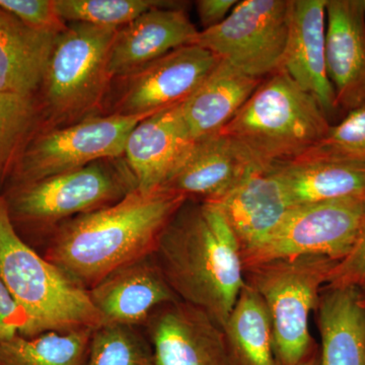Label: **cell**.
<instances>
[{"mask_svg":"<svg viewBox=\"0 0 365 365\" xmlns=\"http://www.w3.org/2000/svg\"><path fill=\"white\" fill-rule=\"evenodd\" d=\"M0 277L25 317L20 335L97 329L102 319L88 290L21 239L0 196Z\"/></svg>","mask_w":365,"mask_h":365,"instance_id":"277c9868","label":"cell"},{"mask_svg":"<svg viewBox=\"0 0 365 365\" xmlns=\"http://www.w3.org/2000/svg\"><path fill=\"white\" fill-rule=\"evenodd\" d=\"M237 0H199L196 1L197 13L203 30L215 28L222 24L237 4Z\"/></svg>","mask_w":365,"mask_h":365,"instance_id":"1f68e13d","label":"cell"},{"mask_svg":"<svg viewBox=\"0 0 365 365\" xmlns=\"http://www.w3.org/2000/svg\"><path fill=\"white\" fill-rule=\"evenodd\" d=\"M262 81L220 60L202 85L181 106L185 123L193 141L220 133L246 104Z\"/></svg>","mask_w":365,"mask_h":365,"instance_id":"603a6c76","label":"cell"},{"mask_svg":"<svg viewBox=\"0 0 365 365\" xmlns=\"http://www.w3.org/2000/svg\"><path fill=\"white\" fill-rule=\"evenodd\" d=\"M311 151L365 163V103L331 125L325 138Z\"/></svg>","mask_w":365,"mask_h":365,"instance_id":"f1b7e54d","label":"cell"},{"mask_svg":"<svg viewBox=\"0 0 365 365\" xmlns=\"http://www.w3.org/2000/svg\"><path fill=\"white\" fill-rule=\"evenodd\" d=\"M181 106L141 120L129 134L123 160L138 191L162 189L194 143Z\"/></svg>","mask_w":365,"mask_h":365,"instance_id":"9a60e30c","label":"cell"},{"mask_svg":"<svg viewBox=\"0 0 365 365\" xmlns=\"http://www.w3.org/2000/svg\"><path fill=\"white\" fill-rule=\"evenodd\" d=\"M42 123L39 98L0 93V196L21 153Z\"/></svg>","mask_w":365,"mask_h":365,"instance_id":"484cf974","label":"cell"},{"mask_svg":"<svg viewBox=\"0 0 365 365\" xmlns=\"http://www.w3.org/2000/svg\"><path fill=\"white\" fill-rule=\"evenodd\" d=\"M136 190L123 157L26 184L2 193L14 227L29 245L39 244L61 223L111 206Z\"/></svg>","mask_w":365,"mask_h":365,"instance_id":"5b68a950","label":"cell"},{"mask_svg":"<svg viewBox=\"0 0 365 365\" xmlns=\"http://www.w3.org/2000/svg\"><path fill=\"white\" fill-rule=\"evenodd\" d=\"M215 204L232 227L242 255L260 246L292 208L272 173L257 167Z\"/></svg>","mask_w":365,"mask_h":365,"instance_id":"d6986e66","label":"cell"},{"mask_svg":"<svg viewBox=\"0 0 365 365\" xmlns=\"http://www.w3.org/2000/svg\"><path fill=\"white\" fill-rule=\"evenodd\" d=\"M0 7L34 30L59 35L67 28L57 13L55 0H0Z\"/></svg>","mask_w":365,"mask_h":365,"instance_id":"f546056e","label":"cell"},{"mask_svg":"<svg viewBox=\"0 0 365 365\" xmlns=\"http://www.w3.org/2000/svg\"><path fill=\"white\" fill-rule=\"evenodd\" d=\"M139 327L101 325L91 335L85 365H155L153 349Z\"/></svg>","mask_w":365,"mask_h":365,"instance_id":"4316f807","label":"cell"},{"mask_svg":"<svg viewBox=\"0 0 365 365\" xmlns=\"http://www.w3.org/2000/svg\"><path fill=\"white\" fill-rule=\"evenodd\" d=\"M331 125L317 98L279 71L262 81L220 133L252 165L268 169L314 150Z\"/></svg>","mask_w":365,"mask_h":365,"instance_id":"3957f363","label":"cell"},{"mask_svg":"<svg viewBox=\"0 0 365 365\" xmlns=\"http://www.w3.org/2000/svg\"><path fill=\"white\" fill-rule=\"evenodd\" d=\"M222 331L230 365H278L270 314L260 295L247 283Z\"/></svg>","mask_w":365,"mask_h":365,"instance_id":"cb8c5ba5","label":"cell"},{"mask_svg":"<svg viewBox=\"0 0 365 365\" xmlns=\"http://www.w3.org/2000/svg\"><path fill=\"white\" fill-rule=\"evenodd\" d=\"M59 35L34 30L0 7V93L36 97Z\"/></svg>","mask_w":365,"mask_h":365,"instance_id":"44dd1931","label":"cell"},{"mask_svg":"<svg viewBox=\"0 0 365 365\" xmlns=\"http://www.w3.org/2000/svg\"><path fill=\"white\" fill-rule=\"evenodd\" d=\"M327 0H292L282 71L318 101L328 119L340 114L327 69Z\"/></svg>","mask_w":365,"mask_h":365,"instance_id":"2e32d148","label":"cell"},{"mask_svg":"<svg viewBox=\"0 0 365 365\" xmlns=\"http://www.w3.org/2000/svg\"><path fill=\"white\" fill-rule=\"evenodd\" d=\"M314 313L321 336V365H365L361 292L325 285Z\"/></svg>","mask_w":365,"mask_h":365,"instance_id":"7402d4cb","label":"cell"},{"mask_svg":"<svg viewBox=\"0 0 365 365\" xmlns=\"http://www.w3.org/2000/svg\"><path fill=\"white\" fill-rule=\"evenodd\" d=\"M153 258L178 299L222 329L246 281L241 247L220 206L185 201Z\"/></svg>","mask_w":365,"mask_h":365,"instance_id":"7a4b0ae2","label":"cell"},{"mask_svg":"<svg viewBox=\"0 0 365 365\" xmlns=\"http://www.w3.org/2000/svg\"><path fill=\"white\" fill-rule=\"evenodd\" d=\"M326 59L339 113L365 103L364 0H327Z\"/></svg>","mask_w":365,"mask_h":365,"instance_id":"4fadbf2b","label":"cell"},{"mask_svg":"<svg viewBox=\"0 0 365 365\" xmlns=\"http://www.w3.org/2000/svg\"><path fill=\"white\" fill-rule=\"evenodd\" d=\"M143 328L155 365H230L222 329L182 300L157 307Z\"/></svg>","mask_w":365,"mask_h":365,"instance_id":"7c38bea8","label":"cell"},{"mask_svg":"<svg viewBox=\"0 0 365 365\" xmlns=\"http://www.w3.org/2000/svg\"><path fill=\"white\" fill-rule=\"evenodd\" d=\"M292 207L365 195V163L309 151L268 168Z\"/></svg>","mask_w":365,"mask_h":365,"instance_id":"ffe728a7","label":"cell"},{"mask_svg":"<svg viewBox=\"0 0 365 365\" xmlns=\"http://www.w3.org/2000/svg\"><path fill=\"white\" fill-rule=\"evenodd\" d=\"M194 44L173 50L126 78L107 115L150 117L188 100L220 62Z\"/></svg>","mask_w":365,"mask_h":365,"instance_id":"8fae6325","label":"cell"},{"mask_svg":"<svg viewBox=\"0 0 365 365\" xmlns=\"http://www.w3.org/2000/svg\"><path fill=\"white\" fill-rule=\"evenodd\" d=\"M365 230V195L347 197L288 211L279 227L260 246L242 255L245 268L297 256L339 262Z\"/></svg>","mask_w":365,"mask_h":365,"instance_id":"ba28073f","label":"cell"},{"mask_svg":"<svg viewBox=\"0 0 365 365\" xmlns=\"http://www.w3.org/2000/svg\"><path fill=\"white\" fill-rule=\"evenodd\" d=\"M253 167L220 132L194 141L162 189L187 200L216 203Z\"/></svg>","mask_w":365,"mask_h":365,"instance_id":"ac0fdd59","label":"cell"},{"mask_svg":"<svg viewBox=\"0 0 365 365\" xmlns=\"http://www.w3.org/2000/svg\"><path fill=\"white\" fill-rule=\"evenodd\" d=\"M326 285L352 287L365 294V230L351 252L336 264Z\"/></svg>","mask_w":365,"mask_h":365,"instance_id":"4dcf8cb0","label":"cell"},{"mask_svg":"<svg viewBox=\"0 0 365 365\" xmlns=\"http://www.w3.org/2000/svg\"><path fill=\"white\" fill-rule=\"evenodd\" d=\"M172 1L157 0H55L57 13L66 23H83L109 28L128 25L141 14Z\"/></svg>","mask_w":365,"mask_h":365,"instance_id":"83f0119b","label":"cell"},{"mask_svg":"<svg viewBox=\"0 0 365 365\" xmlns=\"http://www.w3.org/2000/svg\"><path fill=\"white\" fill-rule=\"evenodd\" d=\"M199 33L179 4L146 11L118 29L109 58L113 81L130 76L173 50L196 44Z\"/></svg>","mask_w":365,"mask_h":365,"instance_id":"5bb4252c","label":"cell"},{"mask_svg":"<svg viewBox=\"0 0 365 365\" xmlns=\"http://www.w3.org/2000/svg\"><path fill=\"white\" fill-rule=\"evenodd\" d=\"M361 302L365 306V294H361Z\"/></svg>","mask_w":365,"mask_h":365,"instance_id":"e575fe53","label":"cell"},{"mask_svg":"<svg viewBox=\"0 0 365 365\" xmlns=\"http://www.w3.org/2000/svg\"><path fill=\"white\" fill-rule=\"evenodd\" d=\"M186 200L163 189L134 190L111 206L61 223L43 242L42 255L90 290L118 269L153 256Z\"/></svg>","mask_w":365,"mask_h":365,"instance_id":"6da1fadb","label":"cell"},{"mask_svg":"<svg viewBox=\"0 0 365 365\" xmlns=\"http://www.w3.org/2000/svg\"><path fill=\"white\" fill-rule=\"evenodd\" d=\"M292 0H242L220 25L200 31L196 45L252 78L282 71Z\"/></svg>","mask_w":365,"mask_h":365,"instance_id":"30bf717a","label":"cell"},{"mask_svg":"<svg viewBox=\"0 0 365 365\" xmlns=\"http://www.w3.org/2000/svg\"><path fill=\"white\" fill-rule=\"evenodd\" d=\"M364 9H365V0H364Z\"/></svg>","mask_w":365,"mask_h":365,"instance_id":"d590c367","label":"cell"},{"mask_svg":"<svg viewBox=\"0 0 365 365\" xmlns=\"http://www.w3.org/2000/svg\"><path fill=\"white\" fill-rule=\"evenodd\" d=\"M337 263L326 257L297 256L245 268V281L270 314L278 365L299 364L318 348L309 316Z\"/></svg>","mask_w":365,"mask_h":365,"instance_id":"52a82bcc","label":"cell"},{"mask_svg":"<svg viewBox=\"0 0 365 365\" xmlns=\"http://www.w3.org/2000/svg\"><path fill=\"white\" fill-rule=\"evenodd\" d=\"M297 365H321V348H319V346L306 359L302 360Z\"/></svg>","mask_w":365,"mask_h":365,"instance_id":"836d02e7","label":"cell"},{"mask_svg":"<svg viewBox=\"0 0 365 365\" xmlns=\"http://www.w3.org/2000/svg\"><path fill=\"white\" fill-rule=\"evenodd\" d=\"M143 119L98 115L67 126L44 128L26 144L7 182L14 186L39 181L98 160L122 158L129 134Z\"/></svg>","mask_w":365,"mask_h":365,"instance_id":"9c48e42d","label":"cell"},{"mask_svg":"<svg viewBox=\"0 0 365 365\" xmlns=\"http://www.w3.org/2000/svg\"><path fill=\"white\" fill-rule=\"evenodd\" d=\"M93 330L16 334L0 341V365H85Z\"/></svg>","mask_w":365,"mask_h":365,"instance_id":"d4e9b609","label":"cell"},{"mask_svg":"<svg viewBox=\"0 0 365 365\" xmlns=\"http://www.w3.org/2000/svg\"><path fill=\"white\" fill-rule=\"evenodd\" d=\"M102 325L143 328L157 307L180 300L153 256L118 269L88 290Z\"/></svg>","mask_w":365,"mask_h":365,"instance_id":"e0dca14e","label":"cell"},{"mask_svg":"<svg viewBox=\"0 0 365 365\" xmlns=\"http://www.w3.org/2000/svg\"><path fill=\"white\" fill-rule=\"evenodd\" d=\"M0 323L11 335L23 332L26 326L25 317L14 302L9 290L0 277Z\"/></svg>","mask_w":365,"mask_h":365,"instance_id":"d6a6232c","label":"cell"},{"mask_svg":"<svg viewBox=\"0 0 365 365\" xmlns=\"http://www.w3.org/2000/svg\"><path fill=\"white\" fill-rule=\"evenodd\" d=\"M118 28L67 24L55 43L39 93L47 128L67 126L97 112L111 90L110 52Z\"/></svg>","mask_w":365,"mask_h":365,"instance_id":"8992f818","label":"cell"}]
</instances>
